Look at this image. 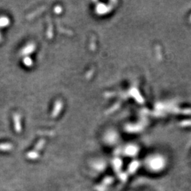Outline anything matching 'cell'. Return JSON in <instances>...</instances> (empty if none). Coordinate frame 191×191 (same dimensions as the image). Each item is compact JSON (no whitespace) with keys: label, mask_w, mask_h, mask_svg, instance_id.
<instances>
[{"label":"cell","mask_w":191,"mask_h":191,"mask_svg":"<svg viewBox=\"0 0 191 191\" xmlns=\"http://www.w3.org/2000/svg\"><path fill=\"white\" fill-rule=\"evenodd\" d=\"M14 126H15V129L17 132H19L21 130V119H20V116L18 114H15L14 116Z\"/></svg>","instance_id":"obj_1"},{"label":"cell","mask_w":191,"mask_h":191,"mask_svg":"<svg viewBox=\"0 0 191 191\" xmlns=\"http://www.w3.org/2000/svg\"><path fill=\"white\" fill-rule=\"evenodd\" d=\"M35 45L34 44H30L28 45L26 47H25L22 50V54L23 55H28V54H30L33 52L35 50Z\"/></svg>","instance_id":"obj_2"},{"label":"cell","mask_w":191,"mask_h":191,"mask_svg":"<svg viewBox=\"0 0 191 191\" xmlns=\"http://www.w3.org/2000/svg\"><path fill=\"white\" fill-rule=\"evenodd\" d=\"M9 24V19L7 17H3L0 18V27H5Z\"/></svg>","instance_id":"obj_4"},{"label":"cell","mask_w":191,"mask_h":191,"mask_svg":"<svg viewBox=\"0 0 191 191\" xmlns=\"http://www.w3.org/2000/svg\"><path fill=\"white\" fill-rule=\"evenodd\" d=\"M46 9V7H41V8H40V9H38L36 10L35 12H33V13H32V14H29V15L28 16V19H32V18H33L34 17H36V16L38 15V14H40L42 11H44Z\"/></svg>","instance_id":"obj_3"},{"label":"cell","mask_w":191,"mask_h":191,"mask_svg":"<svg viewBox=\"0 0 191 191\" xmlns=\"http://www.w3.org/2000/svg\"><path fill=\"white\" fill-rule=\"evenodd\" d=\"M24 62L25 65H26V66H28V67L31 66L32 64H33V62H32V59H30V57H26L24 58Z\"/></svg>","instance_id":"obj_5"}]
</instances>
